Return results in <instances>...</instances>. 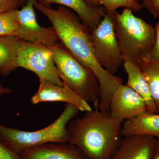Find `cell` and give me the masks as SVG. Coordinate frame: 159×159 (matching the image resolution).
<instances>
[{
	"instance_id": "1",
	"label": "cell",
	"mask_w": 159,
	"mask_h": 159,
	"mask_svg": "<svg viewBox=\"0 0 159 159\" xmlns=\"http://www.w3.org/2000/svg\"><path fill=\"white\" fill-rule=\"evenodd\" d=\"M37 9L51 22L61 43L78 61L93 71L99 86L100 111L109 109L115 91L123 84L121 77L111 74L99 64L92 43L91 31L81 22L78 16L70 9L60 5L57 9L36 1Z\"/></svg>"
},
{
	"instance_id": "2",
	"label": "cell",
	"mask_w": 159,
	"mask_h": 159,
	"mask_svg": "<svg viewBox=\"0 0 159 159\" xmlns=\"http://www.w3.org/2000/svg\"><path fill=\"white\" fill-rule=\"evenodd\" d=\"M85 112L68 123V143L89 159H109L122 139L124 121L113 117L109 110L98 107Z\"/></svg>"
},
{
	"instance_id": "3",
	"label": "cell",
	"mask_w": 159,
	"mask_h": 159,
	"mask_svg": "<svg viewBox=\"0 0 159 159\" xmlns=\"http://www.w3.org/2000/svg\"><path fill=\"white\" fill-rule=\"evenodd\" d=\"M113 18L123 59L141 66L148 60L153 50L156 40L154 27L126 8L121 13L117 11Z\"/></svg>"
},
{
	"instance_id": "4",
	"label": "cell",
	"mask_w": 159,
	"mask_h": 159,
	"mask_svg": "<svg viewBox=\"0 0 159 159\" xmlns=\"http://www.w3.org/2000/svg\"><path fill=\"white\" fill-rule=\"evenodd\" d=\"M79 110L66 103L59 117L45 128L34 131H26L0 124V141L16 153L49 143H68L66 127L72 119L77 117Z\"/></svg>"
},
{
	"instance_id": "5",
	"label": "cell",
	"mask_w": 159,
	"mask_h": 159,
	"mask_svg": "<svg viewBox=\"0 0 159 159\" xmlns=\"http://www.w3.org/2000/svg\"><path fill=\"white\" fill-rule=\"evenodd\" d=\"M51 48L52 57L63 82L95 108L98 107L99 86L93 71L82 65L61 43Z\"/></svg>"
},
{
	"instance_id": "6",
	"label": "cell",
	"mask_w": 159,
	"mask_h": 159,
	"mask_svg": "<svg viewBox=\"0 0 159 159\" xmlns=\"http://www.w3.org/2000/svg\"><path fill=\"white\" fill-rule=\"evenodd\" d=\"M91 34L97 61L103 68L115 75L125 61L115 33L113 16L106 14Z\"/></svg>"
},
{
	"instance_id": "7",
	"label": "cell",
	"mask_w": 159,
	"mask_h": 159,
	"mask_svg": "<svg viewBox=\"0 0 159 159\" xmlns=\"http://www.w3.org/2000/svg\"><path fill=\"white\" fill-rule=\"evenodd\" d=\"M16 65L17 68L32 71L39 80H46L57 85H63L53 60L50 47L22 40L18 51Z\"/></svg>"
},
{
	"instance_id": "8",
	"label": "cell",
	"mask_w": 159,
	"mask_h": 159,
	"mask_svg": "<svg viewBox=\"0 0 159 159\" xmlns=\"http://www.w3.org/2000/svg\"><path fill=\"white\" fill-rule=\"evenodd\" d=\"M36 1L27 0L20 10H16L20 26L16 36L25 41L53 48L59 43L58 38L53 27L45 28L38 23L34 7Z\"/></svg>"
},
{
	"instance_id": "9",
	"label": "cell",
	"mask_w": 159,
	"mask_h": 159,
	"mask_svg": "<svg viewBox=\"0 0 159 159\" xmlns=\"http://www.w3.org/2000/svg\"><path fill=\"white\" fill-rule=\"evenodd\" d=\"M113 117L129 120L147 111L145 100L135 91L125 84H121L115 91L110 104Z\"/></svg>"
},
{
	"instance_id": "10",
	"label": "cell",
	"mask_w": 159,
	"mask_h": 159,
	"mask_svg": "<svg viewBox=\"0 0 159 159\" xmlns=\"http://www.w3.org/2000/svg\"><path fill=\"white\" fill-rule=\"evenodd\" d=\"M38 91L31 97V102L34 104L41 102H62L76 106L79 111H88L92 110L89 104L63 83L57 85L46 80H39Z\"/></svg>"
},
{
	"instance_id": "11",
	"label": "cell",
	"mask_w": 159,
	"mask_h": 159,
	"mask_svg": "<svg viewBox=\"0 0 159 159\" xmlns=\"http://www.w3.org/2000/svg\"><path fill=\"white\" fill-rule=\"evenodd\" d=\"M157 141L150 136L122 137L109 159H151Z\"/></svg>"
},
{
	"instance_id": "12",
	"label": "cell",
	"mask_w": 159,
	"mask_h": 159,
	"mask_svg": "<svg viewBox=\"0 0 159 159\" xmlns=\"http://www.w3.org/2000/svg\"><path fill=\"white\" fill-rule=\"evenodd\" d=\"M22 159H89L76 146L68 143H49L24 151Z\"/></svg>"
},
{
	"instance_id": "13",
	"label": "cell",
	"mask_w": 159,
	"mask_h": 159,
	"mask_svg": "<svg viewBox=\"0 0 159 159\" xmlns=\"http://www.w3.org/2000/svg\"><path fill=\"white\" fill-rule=\"evenodd\" d=\"M39 2L51 6V4L61 6L73 10L82 24L90 31L97 28L106 14L102 7H92L84 0H37Z\"/></svg>"
},
{
	"instance_id": "14",
	"label": "cell",
	"mask_w": 159,
	"mask_h": 159,
	"mask_svg": "<svg viewBox=\"0 0 159 159\" xmlns=\"http://www.w3.org/2000/svg\"><path fill=\"white\" fill-rule=\"evenodd\" d=\"M121 134L127 136H150L159 139V114L146 111L122 123Z\"/></svg>"
},
{
	"instance_id": "15",
	"label": "cell",
	"mask_w": 159,
	"mask_h": 159,
	"mask_svg": "<svg viewBox=\"0 0 159 159\" xmlns=\"http://www.w3.org/2000/svg\"><path fill=\"white\" fill-rule=\"evenodd\" d=\"M123 65L128 77L126 85L135 91L145 100L147 111L156 113L148 83L141 68L129 61H124Z\"/></svg>"
},
{
	"instance_id": "16",
	"label": "cell",
	"mask_w": 159,
	"mask_h": 159,
	"mask_svg": "<svg viewBox=\"0 0 159 159\" xmlns=\"http://www.w3.org/2000/svg\"><path fill=\"white\" fill-rule=\"evenodd\" d=\"M22 41L15 36H0V74L2 76L17 68L16 57Z\"/></svg>"
},
{
	"instance_id": "17",
	"label": "cell",
	"mask_w": 159,
	"mask_h": 159,
	"mask_svg": "<svg viewBox=\"0 0 159 159\" xmlns=\"http://www.w3.org/2000/svg\"><path fill=\"white\" fill-rule=\"evenodd\" d=\"M140 67L148 83L156 113L159 114V62L148 60Z\"/></svg>"
},
{
	"instance_id": "18",
	"label": "cell",
	"mask_w": 159,
	"mask_h": 159,
	"mask_svg": "<svg viewBox=\"0 0 159 159\" xmlns=\"http://www.w3.org/2000/svg\"><path fill=\"white\" fill-rule=\"evenodd\" d=\"M86 4L92 7H102L106 14L113 16L120 8L130 9L138 12L142 9V5L137 0H84Z\"/></svg>"
},
{
	"instance_id": "19",
	"label": "cell",
	"mask_w": 159,
	"mask_h": 159,
	"mask_svg": "<svg viewBox=\"0 0 159 159\" xmlns=\"http://www.w3.org/2000/svg\"><path fill=\"white\" fill-rule=\"evenodd\" d=\"M16 10L0 13V36L16 35L20 26Z\"/></svg>"
},
{
	"instance_id": "20",
	"label": "cell",
	"mask_w": 159,
	"mask_h": 159,
	"mask_svg": "<svg viewBox=\"0 0 159 159\" xmlns=\"http://www.w3.org/2000/svg\"><path fill=\"white\" fill-rule=\"evenodd\" d=\"M142 9H146L154 17L159 16V0H142Z\"/></svg>"
},
{
	"instance_id": "21",
	"label": "cell",
	"mask_w": 159,
	"mask_h": 159,
	"mask_svg": "<svg viewBox=\"0 0 159 159\" xmlns=\"http://www.w3.org/2000/svg\"><path fill=\"white\" fill-rule=\"evenodd\" d=\"M25 0H0V13L10 10L17 9V8L24 2Z\"/></svg>"
},
{
	"instance_id": "22",
	"label": "cell",
	"mask_w": 159,
	"mask_h": 159,
	"mask_svg": "<svg viewBox=\"0 0 159 159\" xmlns=\"http://www.w3.org/2000/svg\"><path fill=\"white\" fill-rule=\"evenodd\" d=\"M0 159H22L20 155L8 148L0 141Z\"/></svg>"
},
{
	"instance_id": "23",
	"label": "cell",
	"mask_w": 159,
	"mask_h": 159,
	"mask_svg": "<svg viewBox=\"0 0 159 159\" xmlns=\"http://www.w3.org/2000/svg\"><path fill=\"white\" fill-rule=\"evenodd\" d=\"M155 29L156 32L155 43L148 60L159 62V21L156 24Z\"/></svg>"
},
{
	"instance_id": "24",
	"label": "cell",
	"mask_w": 159,
	"mask_h": 159,
	"mask_svg": "<svg viewBox=\"0 0 159 159\" xmlns=\"http://www.w3.org/2000/svg\"><path fill=\"white\" fill-rule=\"evenodd\" d=\"M151 159H159V139H157L156 145Z\"/></svg>"
},
{
	"instance_id": "25",
	"label": "cell",
	"mask_w": 159,
	"mask_h": 159,
	"mask_svg": "<svg viewBox=\"0 0 159 159\" xmlns=\"http://www.w3.org/2000/svg\"><path fill=\"white\" fill-rule=\"evenodd\" d=\"M11 92V90L10 89L3 86L0 82V96L10 93Z\"/></svg>"
},
{
	"instance_id": "26",
	"label": "cell",
	"mask_w": 159,
	"mask_h": 159,
	"mask_svg": "<svg viewBox=\"0 0 159 159\" xmlns=\"http://www.w3.org/2000/svg\"><path fill=\"white\" fill-rule=\"evenodd\" d=\"M137 1H139H139H141V0H137Z\"/></svg>"
}]
</instances>
